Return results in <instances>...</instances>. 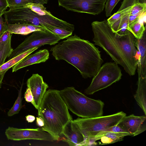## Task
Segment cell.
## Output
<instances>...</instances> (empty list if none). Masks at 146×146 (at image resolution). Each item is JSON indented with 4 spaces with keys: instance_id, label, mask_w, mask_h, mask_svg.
<instances>
[{
    "instance_id": "1",
    "label": "cell",
    "mask_w": 146,
    "mask_h": 146,
    "mask_svg": "<svg viewBox=\"0 0 146 146\" xmlns=\"http://www.w3.org/2000/svg\"><path fill=\"white\" fill-rule=\"evenodd\" d=\"M91 26L95 44L102 48L129 75H134L138 62L136 57L138 50L132 34L128 30L124 34H117L106 20L94 21Z\"/></svg>"
},
{
    "instance_id": "2",
    "label": "cell",
    "mask_w": 146,
    "mask_h": 146,
    "mask_svg": "<svg viewBox=\"0 0 146 146\" xmlns=\"http://www.w3.org/2000/svg\"><path fill=\"white\" fill-rule=\"evenodd\" d=\"M50 51L56 60H63L72 65L85 79L94 77L103 62L98 48L75 35L52 47Z\"/></svg>"
},
{
    "instance_id": "3",
    "label": "cell",
    "mask_w": 146,
    "mask_h": 146,
    "mask_svg": "<svg viewBox=\"0 0 146 146\" xmlns=\"http://www.w3.org/2000/svg\"><path fill=\"white\" fill-rule=\"evenodd\" d=\"M38 110V116L43 120L41 128L56 140L63 135L66 125L73 120L59 90L50 89L44 95Z\"/></svg>"
},
{
    "instance_id": "4",
    "label": "cell",
    "mask_w": 146,
    "mask_h": 146,
    "mask_svg": "<svg viewBox=\"0 0 146 146\" xmlns=\"http://www.w3.org/2000/svg\"><path fill=\"white\" fill-rule=\"evenodd\" d=\"M59 92L68 109L77 116L89 118L102 115L104 104L101 100L89 98L73 87Z\"/></svg>"
},
{
    "instance_id": "5",
    "label": "cell",
    "mask_w": 146,
    "mask_h": 146,
    "mask_svg": "<svg viewBox=\"0 0 146 146\" xmlns=\"http://www.w3.org/2000/svg\"><path fill=\"white\" fill-rule=\"evenodd\" d=\"M7 24L25 23L36 26L48 24L73 32L74 25L59 19L53 15H39L24 6L9 9L4 14Z\"/></svg>"
},
{
    "instance_id": "6",
    "label": "cell",
    "mask_w": 146,
    "mask_h": 146,
    "mask_svg": "<svg viewBox=\"0 0 146 146\" xmlns=\"http://www.w3.org/2000/svg\"><path fill=\"white\" fill-rule=\"evenodd\" d=\"M126 116V114L121 111L106 116L89 118H80L73 120L78 125L86 138H94L99 132L105 129L117 125Z\"/></svg>"
},
{
    "instance_id": "7",
    "label": "cell",
    "mask_w": 146,
    "mask_h": 146,
    "mask_svg": "<svg viewBox=\"0 0 146 146\" xmlns=\"http://www.w3.org/2000/svg\"><path fill=\"white\" fill-rule=\"evenodd\" d=\"M121 70L115 62H107L101 66L93 77L89 86L84 90L87 95H92L120 80Z\"/></svg>"
},
{
    "instance_id": "8",
    "label": "cell",
    "mask_w": 146,
    "mask_h": 146,
    "mask_svg": "<svg viewBox=\"0 0 146 146\" xmlns=\"http://www.w3.org/2000/svg\"><path fill=\"white\" fill-rule=\"evenodd\" d=\"M61 39L59 37L46 30L44 31L34 32L13 50L8 60L32 48L40 47L45 44L54 45Z\"/></svg>"
},
{
    "instance_id": "9",
    "label": "cell",
    "mask_w": 146,
    "mask_h": 146,
    "mask_svg": "<svg viewBox=\"0 0 146 146\" xmlns=\"http://www.w3.org/2000/svg\"><path fill=\"white\" fill-rule=\"evenodd\" d=\"M107 0H58V5L68 11L98 15L103 10Z\"/></svg>"
},
{
    "instance_id": "10",
    "label": "cell",
    "mask_w": 146,
    "mask_h": 146,
    "mask_svg": "<svg viewBox=\"0 0 146 146\" xmlns=\"http://www.w3.org/2000/svg\"><path fill=\"white\" fill-rule=\"evenodd\" d=\"M5 134L8 140L20 141L27 139L44 140L50 141H56L49 133L41 128L36 129H19L9 127Z\"/></svg>"
},
{
    "instance_id": "11",
    "label": "cell",
    "mask_w": 146,
    "mask_h": 146,
    "mask_svg": "<svg viewBox=\"0 0 146 146\" xmlns=\"http://www.w3.org/2000/svg\"><path fill=\"white\" fill-rule=\"evenodd\" d=\"M27 84L33 97V106L38 109L48 86L44 81L42 77L38 74H33L27 80Z\"/></svg>"
},
{
    "instance_id": "12",
    "label": "cell",
    "mask_w": 146,
    "mask_h": 146,
    "mask_svg": "<svg viewBox=\"0 0 146 146\" xmlns=\"http://www.w3.org/2000/svg\"><path fill=\"white\" fill-rule=\"evenodd\" d=\"M62 135L66 138L63 141L67 143L70 146H87L86 138L78 124L73 120L66 125Z\"/></svg>"
},
{
    "instance_id": "13",
    "label": "cell",
    "mask_w": 146,
    "mask_h": 146,
    "mask_svg": "<svg viewBox=\"0 0 146 146\" xmlns=\"http://www.w3.org/2000/svg\"><path fill=\"white\" fill-rule=\"evenodd\" d=\"M146 119V115L138 116L133 114L125 116L117 125L133 136L146 130L143 124Z\"/></svg>"
},
{
    "instance_id": "14",
    "label": "cell",
    "mask_w": 146,
    "mask_h": 146,
    "mask_svg": "<svg viewBox=\"0 0 146 146\" xmlns=\"http://www.w3.org/2000/svg\"><path fill=\"white\" fill-rule=\"evenodd\" d=\"M49 52L46 49L40 50L34 54H29L12 67V72L36 64L44 62L49 58Z\"/></svg>"
},
{
    "instance_id": "15",
    "label": "cell",
    "mask_w": 146,
    "mask_h": 146,
    "mask_svg": "<svg viewBox=\"0 0 146 146\" xmlns=\"http://www.w3.org/2000/svg\"><path fill=\"white\" fill-rule=\"evenodd\" d=\"M135 46L139 54L137 65L138 74L146 77V31L140 39L135 38Z\"/></svg>"
},
{
    "instance_id": "16",
    "label": "cell",
    "mask_w": 146,
    "mask_h": 146,
    "mask_svg": "<svg viewBox=\"0 0 146 146\" xmlns=\"http://www.w3.org/2000/svg\"><path fill=\"white\" fill-rule=\"evenodd\" d=\"M6 30L11 34L26 35L36 31H44L46 30L40 26H36L25 23L7 24Z\"/></svg>"
},
{
    "instance_id": "17",
    "label": "cell",
    "mask_w": 146,
    "mask_h": 146,
    "mask_svg": "<svg viewBox=\"0 0 146 146\" xmlns=\"http://www.w3.org/2000/svg\"><path fill=\"white\" fill-rule=\"evenodd\" d=\"M130 133L126 132H114L102 131L99 132L94 137L95 141L101 139L102 145L112 144L123 140L124 137L131 136Z\"/></svg>"
},
{
    "instance_id": "18",
    "label": "cell",
    "mask_w": 146,
    "mask_h": 146,
    "mask_svg": "<svg viewBox=\"0 0 146 146\" xmlns=\"http://www.w3.org/2000/svg\"><path fill=\"white\" fill-rule=\"evenodd\" d=\"M137 88L134 97L137 103L146 115V77L138 74Z\"/></svg>"
},
{
    "instance_id": "19",
    "label": "cell",
    "mask_w": 146,
    "mask_h": 146,
    "mask_svg": "<svg viewBox=\"0 0 146 146\" xmlns=\"http://www.w3.org/2000/svg\"><path fill=\"white\" fill-rule=\"evenodd\" d=\"M139 2V0H123L118 11L107 20L111 25L123 16L130 12L133 6Z\"/></svg>"
},
{
    "instance_id": "20",
    "label": "cell",
    "mask_w": 146,
    "mask_h": 146,
    "mask_svg": "<svg viewBox=\"0 0 146 146\" xmlns=\"http://www.w3.org/2000/svg\"><path fill=\"white\" fill-rule=\"evenodd\" d=\"M129 12L110 25L112 31L119 35L125 34L128 31Z\"/></svg>"
},
{
    "instance_id": "21",
    "label": "cell",
    "mask_w": 146,
    "mask_h": 146,
    "mask_svg": "<svg viewBox=\"0 0 146 146\" xmlns=\"http://www.w3.org/2000/svg\"><path fill=\"white\" fill-rule=\"evenodd\" d=\"M35 47L27 50L8 60L0 66V74L6 72L10 68L15 65L25 57L30 54L38 48Z\"/></svg>"
},
{
    "instance_id": "22",
    "label": "cell",
    "mask_w": 146,
    "mask_h": 146,
    "mask_svg": "<svg viewBox=\"0 0 146 146\" xmlns=\"http://www.w3.org/2000/svg\"><path fill=\"white\" fill-rule=\"evenodd\" d=\"M143 15L139 18L129 24L128 26V30L137 39L140 38L145 31L142 18Z\"/></svg>"
},
{
    "instance_id": "23",
    "label": "cell",
    "mask_w": 146,
    "mask_h": 146,
    "mask_svg": "<svg viewBox=\"0 0 146 146\" xmlns=\"http://www.w3.org/2000/svg\"><path fill=\"white\" fill-rule=\"evenodd\" d=\"M41 26L46 30L59 37L61 39L67 38L72 34V32L48 24L42 25Z\"/></svg>"
},
{
    "instance_id": "24",
    "label": "cell",
    "mask_w": 146,
    "mask_h": 146,
    "mask_svg": "<svg viewBox=\"0 0 146 146\" xmlns=\"http://www.w3.org/2000/svg\"><path fill=\"white\" fill-rule=\"evenodd\" d=\"M12 35L5 43L0 44V66L5 63L7 58L11 55L13 49L11 46Z\"/></svg>"
},
{
    "instance_id": "25",
    "label": "cell",
    "mask_w": 146,
    "mask_h": 146,
    "mask_svg": "<svg viewBox=\"0 0 146 146\" xmlns=\"http://www.w3.org/2000/svg\"><path fill=\"white\" fill-rule=\"evenodd\" d=\"M23 6L28 8L36 13L42 16L52 15V14L47 10L46 8L42 4L31 3Z\"/></svg>"
},
{
    "instance_id": "26",
    "label": "cell",
    "mask_w": 146,
    "mask_h": 146,
    "mask_svg": "<svg viewBox=\"0 0 146 146\" xmlns=\"http://www.w3.org/2000/svg\"><path fill=\"white\" fill-rule=\"evenodd\" d=\"M22 86L19 91L18 97L13 105L7 113L8 116H11L18 113L22 107Z\"/></svg>"
},
{
    "instance_id": "27",
    "label": "cell",
    "mask_w": 146,
    "mask_h": 146,
    "mask_svg": "<svg viewBox=\"0 0 146 146\" xmlns=\"http://www.w3.org/2000/svg\"><path fill=\"white\" fill-rule=\"evenodd\" d=\"M9 9L23 6L27 4L33 3L32 0H6Z\"/></svg>"
},
{
    "instance_id": "28",
    "label": "cell",
    "mask_w": 146,
    "mask_h": 146,
    "mask_svg": "<svg viewBox=\"0 0 146 146\" xmlns=\"http://www.w3.org/2000/svg\"><path fill=\"white\" fill-rule=\"evenodd\" d=\"M120 0H107L105 5L106 15L107 17L111 16L112 11Z\"/></svg>"
},
{
    "instance_id": "29",
    "label": "cell",
    "mask_w": 146,
    "mask_h": 146,
    "mask_svg": "<svg viewBox=\"0 0 146 146\" xmlns=\"http://www.w3.org/2000/svg\"><path fill=\"white\" fill-rule=\"evenodd\" d=\"M146 10V4L139 2L133 6L130 12V15H136Z\"/></svg>"
},
{
    "instance_id": "30",
    "label": "cell",
    "mask_w": 146,
    "mask_h": 146,
    "mask_svg": "<svg viewBox=\"0 0 146 146\" xmlns=\"http://www.w3.org/2000/svg\"><path fill=\"white\" fill-rule=\"evenodd\" d=\"M24 98L27 102L31 103L33 105L34 104V98L32 93L29 88H27L24 94Z\"/></svg>"
},
{
    "instance_id": "31",
    "label": "cell",
    "mask_w": 146,
    "mask_h": 146,
    "mask_svg": "<svg viewBox=\"0 0 146 146\" xmlns=\"http://www.w3.org/2000/svg\"><path fill=\"white\" fill-rule=\"evenodd\" d=\"M12 35L9 31H5L0 36V44L6 42Z\"/></svg>"
},
{
    "instance_id": "32",
    "label": "cell",
    "mask_w": 146,
    "mask_h": 146,
    "mask_svg": "<svg viewBox=\"0 0 146 146\" xmlns=\"http://www.w3.org/2000/svg\"><path fill=\"white\" fill-rule=\"evenodd\" d=\"M103 131H110L114 132H126L125 130L122 128L118 125H115L106 128Z\"/></svg>"
},
{
    "instance_id": "33",
    "label": "cell",
    "mask_w": 146,
    "mask_h": 146,
    "mask_svg": "<svg viewBox=\"0 0 146 146\" xmlns=\"http://www.w3.org/2000/svg\"><path fill=\"white\" fill-rule=\"evenodd\" d=\"M2 15L0 17V36L6 31L7 23L4 21Z\"/></svg>"
},
{
    "instance_id": "34",
    "label": "cell",
    "mask_w": 146,
    "mask_h": 146,
    "mask_svg": "<svg viewBox=\"0 0 146 146\" xmlns=\"http://www.w3.org/2000/svg\"><path fill=\"white\" fill-rule=\"evenodd\" d=\"M145 12H146V10L142 11L136 15H130L129 17V24L140 17Z\"/></svg>"
},
{
    "instance_id": "35",
    "label": "cell",
    "mask_w": 146,
    "mask_h": 146,
    "mask_svg": "<svg viewBox=\"0 0 146 146\" xmlns=\"http://www.w3.org/2000/svg\"><path fill=\"white\" fill-rule=\"evenodd\" d=\"M8 7L6 0H0V10H6Z\"/></svg>"
},
{
    "instance_id": "36",
    "label": "cell",
    "mask_w": 146,
    "mask_h": 146,
    "mask_svg": "<svg viewBox=\"0 0 146 146\" xmlns=\"http://www.w3.org/2000/svg\"><path fill=\"white\" fill-rule=\"evenodd\" d=\"M36 124L38 126L40 127H42L44 125L43 120L40 117H36Z\"/></svg>"
},
{
    "instance_id": "37",
    "label": "cell",
    "mask_w": 146,
    "mask_h": 146,
    "mask_svg": "<svg viewBox=\"0 0 146 146\" xmlns=\"http://www.w3.org/2000/svg\"><path fill=\"white\" fill-rule=\"evenodd\" d=\"M26 120L29 123L33 122L35 119V117L33 115H28L26 117Z\"/></svg>"
},
{
    "instance_id": "38",
    "label": "cell",
    "mask_w": 146,
    "mask_h": 146,
    "mask_svg": "<svg viewBox=\"0 0 146 146\" xmlns=\"http://www.w3.org/2000/svg\"><path fill=\"white\" fill-rule=\"evenodd\" d=\"M33 3H38L43 5L47 3L48 0H32Z\"/></svg>"
},
{
    "instance_id": "39",
    "label": "cell",
    "mask_w": 146,
    "mask_h": 146,
    "mask_svg": "<svg viewBox=\"0 0 146 146\" xmlns=\"http://www.w3.org/2000/svg\"><path fill=\"white\" fill-rule=\"evenodd\" d=\"M5 73L4 72L0 74V89L1 88L3 80Z\"/></svg>"
},
{
    "instance_id": "40",
    "label": "cell",
    "mask_w": 146,
    "mask_h": 146,
    "mask_svg": "<svg viewBox=\"0 0 146 146\" xmlns=\"http://www.w3.org/2000/svg\"><path fill=\"white\" fill-rule=\"evenodd\" d=\"M6 10L5 9L0 10V17L2 15H3L4 14Z\"/></svg>"
},
{
    "instance_id": "41",
    "label": "cell",
    "mask_w": 146,
    "mask_h": 146,
    "mask_svg": "<svg viewBox=\"0 0 146 146\" xmlns=\"http://www.w3.org/2000/svg\"><path fill=\"white\" fill-rule=\"evenodd\" d=\"M139 2L146 4V0H139Z\"/></svg>"
}]
</instances>
